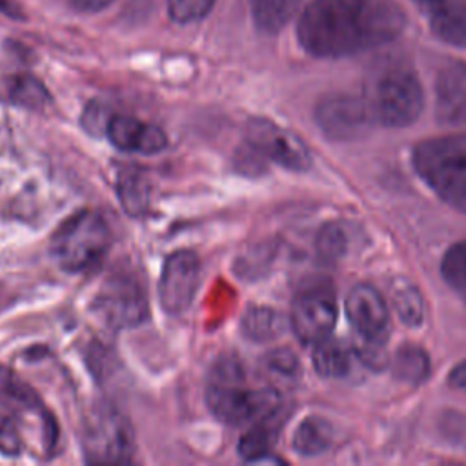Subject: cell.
Here are the masks:
<instances>
[{
  "mask_svg": "<svg viewBox=\"0 0 466 466\" xmlns=\"http://www.w3.org/2000/svg\"><path fill=\"white\" fill-rule=\"evenodd\" d=\"M404 25L393 0H311L299 16L297 38L313 56L339 58L384 46Z\"/></svg>",
  "mask_w": 466,
  "mask_h": 466,
  "instance_id": "6da1fadb",
  "label": "cell"
},
{
  "mask_svg": "<svg viewBox=\"0 0 466 466\" xmlns=\"http://www.w3.org/2000/svg\"><path fill=\"white\" fill-rule=\"evenodd\" d=\"M82 446L89 462H129L135 450L133 428L115 408L96 406L84 422Z\"/></svg>",
  "mask_w": 466,
  "mask_h": 466,
  "instance_id": "5b68a950",
  "label": "cell"
},
{
  "mask_svg": "<svg viewBox=\"0 0 466 466\" xmlns=\"http://www.w3.org/2000/svg\"><path fill=\"white\" fill-rule=\"evenodd\" d=\"M20 431L15 420L0 411V451L5 455H16L22 448Z\"/></svg>",
  "mask_w": 466,
  "mask_h": 466,
  "instance_id": "f1b7e54d",
  "label": "cell"
},
{
  "mask_svg": "<svg viewBox=\"0 0 466 466\" xmlns=\"http://www.w3.org/2000/svg\"><path fill=\"white\" fill-rule=\"evenodd\" d=\"M11 98L16 104L36 109V107H42L47 102V93H46L44 86L38 80H35L31 76H22L13 84Z\"/></svg>",
  "mask_w": 466,
  "mask_h": 466,
  "instance_id": "4316f807",
  "label": "cell"
},
{
  "mask_svg": "<svg viewBox=\"0 0 466 466\" xmlns=\"http://www.w3.org/2000/svg\"><path fill=\"white\" fill-rule=\"evenodd\" d=\"M213 4L215 0H167V9L175 22L189 24L204 18L211 11Z\"/></svg>",
  "mask_w": 466,
  "mask_h": 466,
  "instance_id": "83f0119b",
  "label": "cell"
},
{
  "mask_svg": "<svg viewBox=\"0 0 466 466\" xmlns=\"http://www.w3.org/2000/svg\"><path fill=\"white\" fill-rule=\"evenodd\" d=\"M371 120L373 115L366 98L348 93L326 95L315 107V122L320 131L339 142L360 138L370 129Z\"/></svg>",
  "mask_w": 466,
  "mask_h": 466,
  "instance_id": "9c48e42d",
  "label": "cell"
},
{
  "mask_svg": "<svg viewBox=\"0 0 466 466\" xmlns=\"http://www.w3.org/2000/svg\"><path fill=\"white\" fill-rule=\"evenodd\" d=\"M311 360L315 371L326 379L346 377L351 368L348 350L340 342L329 340V337L315 344Z\"/></svg>",
  "mask_w": 466,
  "mask_h": 466,
  "instance_id": "ffe728a7",
  "label": "cell"
},
{
  "mask_svg": "<svg viewBox=\"0 0 466 466\" xmlns=\"http://www.w3.org/2000/svg\"><path fill=\"white\" fill-rule=\"evenodd\" d=\"M96 315L116 329H127L142 324L147 315V299L140 284L127 275L107 279L95 297Z\"/></svg>",
  "mask_w": 466,
  "mask_h": 466,
  "instance_id": "ba28073f",
  "label": "cell"
},
{
  "mask_svg": "<svg viewBox=\"0 0 466 466\" xmlns=\"http://www.w3.org/2000/svg\"><path fill=\"white\" fill-rule=\"evenodd\" d=\"M364 98L373 118L388 127L413 124L424 102L417 73L400 60H388L371 73Z\"/></svg>",
  "mask_w": 466,
  "mask_h": 466,
  "instance_id": "7a4b0ae2",
  "label": "cell"
},
{
  "mask_svg": "<svg viewBox=\"0 0 466 466\" xmlns=\"http://www.w3.org/2000/svg\"><path fill=\"white\" fill-rule=\"evenodd\" d=\"M300 0H248L257 27L266 35L279 33L295 15Z\"/></svg>",
  "mask_w": 466,
  "mask_h": 466,
  "instance_id": "ac0fdd59",
  "label": "cell"
},
{
  "mask_svg": "<svg viewBox=\"0 0 466 466\" xmlns=\"http://www.w3.org/2000/svg\"><path fill=\"white\" fill-rule=\"evenodd\" d=\"M430 373L428 353L415 344H402L393 357L395 379L408 384H420Z\"/></svg>",
  "mask_w": 466,
  "mask_h": 466,
  "instance_id": "7402d4cb",
  "label": "cell"
},
{
  "mask_svg": "<svg viewBox=\"0 0 466 466\" xmlns=\"http://www.w3.org/2000/svg\"><path fill=\"white\" fill-rule=\"evenodd\" d=\"M206 402L209 411L229 426L258 422L275 417L280 410V397L275 390H246L238 382H211Z\"/></svg>",
  "mask_w": 466,
  "mask_h": 466,
  "instance_id": "8992f818",
  "label": "cell"
},
{
  "mask_svg": "<svg viewBox=\"0 0 466 466\" xmlns=\"http://www.w3.org/2000/svg\"><path fill=\"white\" fill-rule=\"evenodd\" d=\"M200 282V262L198 257L189 249L173 251L160 273L158 280V300L166 313H184L197 293Z\"/></svg>",
  "mask_w": 466,
  "mask_h": 466,
  "instance_id": "8fae6325",
  "label": "cell"
},
{
  "mask_svg": "<svg viewBox=\"0 0 466 466\" xmlns=\"http://www.w3.org/2000/svg\"><path fill=\"white\" fill-rule=\"evenodd\" d=\"M116 195L122 209L131 217H140L149 208V197H151L149 184L137 171H126L120 175Z\"/></svg>",
  "mask_w": 466,
  "mask_h": 466,
  "instance_id": "44dd1931",
  "label": "cell"
},
{
  "mask_svg": "<svg viewBox=\"0 0 466 466\" xmlns=\"http://www.w3.org/2000/svg\"><path fill=\"white\" fill-rule=\"evenodd\" d=\"M286 328V320L280 311L269 306H251L246 309L240 329L246 339L253 342H268L277 339Z\"/></svg>",
  "mask_w": 466,
  "mask_h": 466,
  "instance_id": "2e32d148",
  "label": "cell"
},
{
  "mask_svg": "<svg viewBox=\"0 0 466 466\" xmlns=\"http://www.w3.org/2000/svg\"><path fill=\"white\" fill-rule=\"evenodd\" d=\"M109 242L111 235L106 220L95 211H80L55 231L51 255L66 271H86L104 258Z\"/></svg>",
  "mask_w": 466,
  "mask_h": 466,
  "instance_id": "277c9868",
  "label": "cell"
},
{
  "mask_svg": "<svg viewBox=\"0 0 466 466\" xmlns=\"http://www.w3.org/2000/svg\"><path fill=\"white\" fill-rule=\"evenodd\" d=\"M413 167L446 204L466 213V135L419 142L413 149Z\"/></svg>",
  "mask_w": 466,
  "mask_h": 466,
  "instance_id": "3957f363",
  "label": "cell"
},
{
  "mask_svg": "<svg viewBox=\"0 0 466 466\" xmlns=\"http://www.w3.org/2000/svg\"><path fill=\"white\" fill-rule=\"evenodd\" d=\"M433 35L442 42L466 47V0H413Z\"/></svg>",
  "mask_w": 466,
  "mask_h": 466,
  "instance_id": "9a60e30c",
  "label": "cell"
},
{
  "mask_svg": "<svg viewBox=\"0 0 466 466\" xmlns=\"http://www.w3.org/2000/svg\"><path fill=\"white\" fill-rule=\"evenodd\" d=\"M435 115L450 127H466V62L451 60L435 80Z\"/></svg>",
  "mask_w": 466,
  "mask_h": 466,
  "instance_id": "4fadbf2b",
  "label": "cell"
},
{
  "mask_svg": "<svg viewBox=\"0 0 466 466\" xmlns=\"http://www.w3.org/2000/svg\"><path fill=\"white\" fill-rule=\"evenodd\" d=\"M264 368L279 382L293 384L300 377V362L288 348H277L264 357Z\"/></svg>",
  "mask_w": 466,
  "mask_h": 466,
  "instance_id": "d4e9b609",
  "label": "cell"
},
{
  "mask_svg": "<svg viewBox=\"0 0 466 466\" xmlns=\"http://www.w3.org/2000/svg\"><path fill=\"white\" fill-rule=\"evenodd\" d=\"M271 419L273 417L258 420L240 437L237 446L240 457H244L246 461H258L269 453L277 437V426L269 422Z\"/></svg>",
  "mask_w": 466,
  "mask_h": 466,
  "instance_id": "603a6c76",
  "label": "cell"
},
{
  "mask_svg": "<svg viewBox=\"0 0 466 466\" xmlns=\"http://www.w3.org/2000/svg\"><path fill=\"white\" fill-rule=\"evenodd\" d=\"M0 13L7 15L9 18H16V20L24 18V11L15 0H0Z\"/></svg>",
  "mask_w": 466,
  "mask_h": 466,
  "instance_id": "1f68e13d",
  "label": "cell"
},
{
  "mask_svg": "<svg viewBox=\"0 0 466 466\" xmlns=\"http://www.w3.org/2000/svg\"><path fill=\"white\" fill-rule=\"evenodd\" d=\"M317 253L320 258L324 260H337L340 258L346 249H348V235L346 229L337 224V222H329L324 224L317 235V242H315Z\"/></svg>",
  "mask_w": 466,
  "mask_h": 466,
  "instance_id": "484cf974",
  "label": "cell"
},
{
  "mask_svg": "<svg viewBox=\"0 0 466 466\" xmlns=\"http://www.w3.org/2000/svg\"><path fill=\"white\" fill-rule=\"evenodd\" d=\"M391 302L399 319L406 326L417 328L424 322L426 308H424L422 295L410 280L395 279L391 282Z\"/></svg>",
  "mask_w": 466,
  "mask_h": 466,
  "instance_id": "d6986e66",
  "label": "cell"
},
{
  "mask_svg": "<svg viewBox=\"0 0 466 466\" xmlns=\"http://www.w3.org/2000/svg\"><path fill=\"white\" fill-rule=\"evenodd\" d=\"M337 320V299L329 284L315 282L300 289L291 304L289 322L302 344H317L329 337Z\"/></svg>",
  "mask_w": 466,
  "mask_h": 466,
  "instance_id": "52a82bcc",
  "label": "cell"
},
{
  "mask_svg": "<svg viewBox=\"0 0 466 466\" xmlns=\"http://www.w3.org/2000/svg\"><path fill=\"white\" fill-rule=\"evenodd\" d=\"M246 140L262 157L286 169L306 171L311 166V155L306 144L268 118H251L246 124Z\"/></svg>",
  "mask_w": 466,
  "mask_h": 466,
  "instance_id": "30bf717a",
  "label": "cell"
},
{
  "mask_svg": "<svg viewBox=\"0 0 466 466\" xmlns=\"http://www.w3.org/2000/svg\"><path fill=\"white\" fill-rule=\"evenodd\" d=\"M331 441H333L331 424L319 415H309L297 426L291 444L299 455L313 457L326 451Z\"/></svg>",
  "mask_w": 466,
  "mask_h": 466,
  "instance_id": "e0dca14e",
  "label": "cell"
},
{
  "mask_svg": "<svg viewBox=\"0 0 466 466\" xmlns=\"http://www.w3.org/2000/svg\"><path fill=\"white\" fill-rule=\"evenodd\" d=\"M448 382H450V386H453L455 390L466 391V360L459 362V364L450 371Z\"/></svg>",
  "mask_w": 466,
  "mask_h": 466,
  "instance_id": "4dcf8cb0",
  "label": "cell"
},
{
  "mask_svg": "<svg viewBox=\"0 0 466 466\" xmlns=\"http://www.w3.org/2000/svg\"><path fill=\"white\" fill-rule=\"evenodd\" d=\"M106 133L116 149L127 153L157 155L167 147V137L158 126L126 115L109 116Z\"/></svg>",
  "mask_w": 466,
  "mask_h": 466,
  "instance_id": "5bb4252c",
  "label": "cell"
},
{
  "mask_svg": "<svg viewBox=\"0 0 466 466\" xmlns=\"http://www.w3.org/2000/svg\"><path fill=\"white\" fill-rule=\"evenodd\" d=\"M115 0H69V4L84 13H95V11H102L104 7H107L109 4H113Z\"/></svg>",
  "mask_w": 466,
  "mask_h": 466,
  "instance_id": "f546056e",
  "label": "cell"
},
{
  "mask_svg": "<svg viewBox=\"0 0 466 466\" xmlns=\"http://www.w3.org/2000/svg\"><path fill=\"white\" fill-rule=\"evenodd\" d=\"M346 313L362 340L384 344L390 331V311L373 286L357 284L348 293Z\"/></svg>",
  "mask_w": 466,
  "mask_h": 466,
  "instance_id": "7c38bea8",
  "label": "cell"
},
{
  "mask_svg": "<svg viewBox=\"0 0 466 466\" xmlns=\"http://www.w3.org/2000/svg\"><path fill=\"white\" fill-rule=\"evenodd\" d=\"M441 271L444 280L464 299L466 302V240L451 246L442 262Z\"/></svg>",
  "mask_w": 466,
  "mask_h": 466,
  "instance_id": "cb8c5ba5",
  "label": "cell"
}]
</instances>
